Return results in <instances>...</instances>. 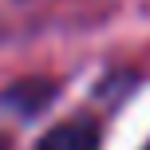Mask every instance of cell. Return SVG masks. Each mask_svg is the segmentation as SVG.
I'll return each mask as SVG.
<instances>
[{"label": "cell", "instance_id": "obj_1", "mask_svg": "<svg viewBox=\"0 0 150 150\" xmlns=\"http://www.w3.org/2000/svg\"><path fill=\"white\" fill-rule=\"evenodd\" d=\"M36 150H99V138L91 122H63V127L47 130Z\"/></svg>", "mask_w": 150, "mask_h": 150}, {"label": "cell", "instance_id": "obj_2", "mask_svg": "<svg viewBox=\"0 0 150 150\" xmlns=\"http://www.w3.org/2000/svg\"><path fill=\"white\" fill-rule=\"evenodd\" d=\"M0 150H4V142H0Z\"/></svg>", "mask_w": 150, "mask_h": 150}, {"label": "cell", "instance_id": "obj_3", "mask_svg": "<svg viewBox=\"0 0 150 150\" xmlns=\"http://www.w3.org/2000/svg\"><path fill=\"white\" fill-rule=\"evenodd\" d=\"M146 150H150V142H146Z\"/></svg>", "mask_w": 150, "mask_h": 150}]
</instances>
